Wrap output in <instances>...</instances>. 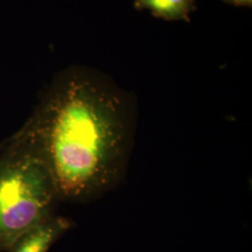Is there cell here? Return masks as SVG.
Returning a JSON list of instances; mask_svg holds the SVG:
<instances>
[{
	"mask_svg": "<svg viewBox=\"0 0 252 252\" xmlns=\"http://www.w3.org/2000/svg\"><path fill=\"white\" fill-rule=\"evenodd\" d=\"M136 123L134 95L84 65L58 73L23 126L60 201L87 203L124 178Z\"/></svg>",
	"mask_w": 252,
	"mask_h": 252,
	"instance_id": "cell-1",
	"label": "cell"
},
{
	"mask_svg": "<svg viewBox=\"0 0 252 252\" xmlns=\"http://www.w3.org/2000/svg\"><path fill=\"white\" fill-rule=\"evenodd\" d=\"M58 202L51 174L22 127L0 153V252L54 215Z\"/></svg>",
	"mask_w": 252,
	"mask_h": 252,
	"instance_id": "cell-2",
	"label": "cell"
},
{
	"mask_svg": "<svg viewBox=\"0 0 252 252\" xmlns=\"http://www.w3.org/2000/svg\"><path fill=\"white\" fill-rule=\"evenodd\" d=\"M72 226L69 219L54 214L23 234L8 252H48Z\"/></svg>",
	"mask_w": 252,
	"mask_h": 252,
	"instance_id": "cell-3",
	"label": "cell"
},
{
	"mask_svg": "<svg viewBox=\"0 0 252 252\" xmlns=\"http://www.w3.org/2000/svg\"><path fill=\"white\" fill-rule=\"evenodd\" d=\"M134 6L169 22H190V15L196 9L195 0H134Z\"/></svg>",
	"mask_w": 252,
	"mask_h": 252,
	"instance_id": "cell-4",
	"label": "cell"
},
{
	"mask_svg": "<svg viewBox=\"0 0 252 252\" xmlns=\"http://www.w3.org/2000/svg\"><path fill=\"white\" fill-rule=\"evenodd\" d=\"M224 3L234 7L252 8V0H222Z\"/></svg>",
	"mask_w": 252,
	"mask_h": 252,
	"instance_id": "cell-5",
	"label": "cell"
},
{
	"mask_svg": "<svg viewBox=\"0 0 252 252\" xmlns=\"http://www.w3.org/2000/svg\"><path fill=\"white\" fill-rule=\"evenodd\" d=\"M7 143H8V138L0 142V153L3 152V150L5 149V147H6V145H7Z\"/></svg>",
	"mask_w": 252,
	"mask_h": 252,
	"instance_id": "cell-6",
	"label": "cell"
}]
</instances>
